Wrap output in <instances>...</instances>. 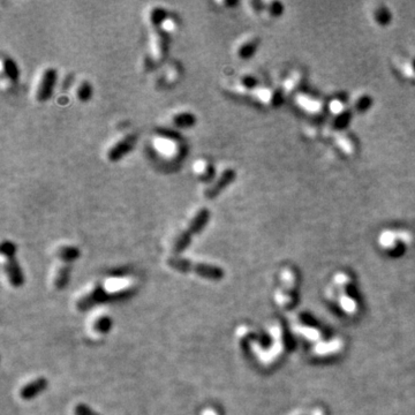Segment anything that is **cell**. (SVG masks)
I'll return each mask as SVG.
<instances>
[{"label": "cell", "instance_id": "31", "mask_svg": "<svg viewBox=\"0 0 415 415\" xmlns=\"http://www.w3.org/2000/svg\"><path fill=\"white\" fill-rule=\"evenodd\" d=\"M75 415H98L91 411L87 405H77L75 409Z\"/></svg>", "mask_w": 415, "mask_h": 415}, {"label": "cell", "instance_id": "29", "mask_svg": "<svg viewBox=\"0 0 415 415\" xmlns=\"http://www.w3.org/2000/svg\"><path fill=\"white\" fill-rule=\"evenodd\" d=\"M92 96V87L88 81H82L77 88V98L81 102H88Z\"/></svg>", "mask_w": 415, "mask_h": 415}, {"label": "cell", "instance_id": "20", "mask_svg": "<svg viewBox=\"0 0 415 415\" xmlns=\"http://www.w3.org/2000/svg\"><path fill=\"white\" fill-rule=\"evenodd\" d=\"M46 387H47V381L45 379H43V377H39V379H37L35 381L30 382V383H28L27 385H24V387L22 388V390L20 391V396L23 399H31V398H34L35 396L39 395Z\"/></svg>", "mask_w": 415, "mask_h": 415}, {"label": "cell", "instance_id": "25", "mask_svg": "<svg viewBox=\"0 0 415 415\" xmlns=\"http://www.w3.org/2000/svg\"><path fill=\"white\" fill-rule=\"evenodd\" d=\"M80 256V250L79 248L74 246H64L59 248L58 250V257L60 258L61 262H68L72 263L75 261V259L79 258Z\"/></svg>", "mask_w": 415, "mask_h": 415}, {"label": "cell", "instance_id": "3", "mask_svg": "<svg viewBox=\"0 0 415 415\" xmlns=\"http://www.w3.org/2000/svg\"><path fill=\"white\" fill-rule=\"evenodd\" d=\"M414 243V235L409 229L384 228L377 235V246L390 257H400Z\"/></svg>", "mask_w": 415, "mask_h": 415}, {"label": "cell", "instance_id": "32", "mask_svg": "<svg viewBox=\"0 0 415 415\" xmlns=\"http://www.w3.org/2000/svg\"><path fill=\"white\" fill-rule=\"evenodd\" d=\"M310 415H329L328 410L325 409L324 406H314L313 409H310Z\"/></svg>", "mask_w": 415, "mask_h": 415}, {"label": "cell", "instance_id": "34", "mask_svg": "<svg viewBox=\"0 0 415 415\" xmlns=\"http://www.w3.org/2000/svg\"><path fill=\"white\" fill-rule=\"evenodd\" d=\"M224 3H225L226 6L231 7V6H236V5H238V1H226Z\"/></svg>", "mask_w": 415, "mask_h": 415}, {"label": "cell", "instance_id": "22", "mask_svg": "<svg viewBox=\"0 0 415 415\" xmlns=\"http://www.w3.org/2000/svg\"><path fill=\"white\" fill-rule=\"evenodd\" d=\"M70 264H72V263L62 262L60 268H59L58 271L55 272L54 285L57 288H64L66 286V284L68 283L69 273H70Z\"/></svg>", "mask_w": 415, "mask_h": 415}, {"label": "cell", "instance_id": "33", "mask_svg": "<svg viewBox=\"0 0 415 415\" xmlns=\"http://www.w3.org/2000/svg\"><path fill=\"white\" fill-rule=\"evenodd\" d=\"M287 415H310V410H303V409H296L294 411H292L291 413H288Z\"/></svg>", "mask_w": 415, "mask_h": 415}, {"label": "cell", "instance_id": "5", "mask_svg": "<svg viewBox=\"0 0 415 415\" xmlns=\"http://www.w3.org/2000/svg\"><path fill=\"white\" fill-rule=\"evenodd\" d=\"M168 264L172 269L180 272H192L196 275L206 278L209 280H221L224 278V270L217 265L207 264V263L193 262L187 258L183 257H169Z\"/></svg>", "mask_w": 415, "mask_h": 415}, {"label": "cell", "instance_id": "23", "mask_svg": "<svg viewBox=\"0 0 415 415\" xmlns=\"http://www.w3.org/2000/svg\"><path fill=\"white\" fill-rule=\"evenodd\" d=\"M352 116H353V111L351 110V107L346 110L345 112L339 114V116L333 117L332 120V132H338V131H345V128L350 124L352 120Z\"/></svg>", "mask_w": 415, "mask_h": 415}, {"label": "cell", "instance_id": "21", "mask_svg": "<svg viewBox=\"0 0 415 415\" xmlns=\"http://www.w3.org/2000/svg\"><path fill=\"white\" fill-rule=\"evenodd\" d=\"M172 122L178 128H191L196 124V117L191 112H180L172 118Z\"/></svg>", "mask_w": 415, "mask_h": 415}, {"label": "cell", "instance_id": "17", "mask_svg": "<svg viewBox=\"0 0 415 415\" xmlns=\"http://www.w3.org/2000/svg\"><path fill=\"white\" fill-rule=\"evenodd\" d=\"M259 43H261V40H259L258 37H250V38L240 44L238 50H236V54L242 60H248V59L253 58L257 52Z\"/></svg>", "mask_w": 415, "mask_h": 415}, {"label": "cell", "instance_id": "2", "mask_svg": "<svg viewBox=\"0 0 415 415\" xmlns=\"http://www.w3.org/2000/svg\"><path fill=\"white\" fill-rule=\"evenodd\" d=\"M300 276L296 268L285 265L279 272V284L275 292V302L283 311H292L298 303Z\"/></svg>", "mask_w": 415, "mask_h": 415}, {"label": "cell", "instance_id": "28", "mask_svg": "<svg viewBox=\"0 0 415 415\" xmlns=\"http://www.w3.org/2000/svg\"><path fill=\"white\" fill-rule=\"evenodd\" d=\"M263 12H265L270 17L277 18L283 15L284 5L280 1L264 2V9H263Z\"/></svg>", "mask_w": 415, "mask_h": 415}, {"label": "cell", "instance_id": "19", "mask_svg": "<svg viewBox=\"0 0 415 415\" xmlns=\"http://www.w3.org/2000/svg\"><path fill=\"white\" fill-rule=\"evenodd\" d=\"M373 103L374 99L369 94H367V92H359L353 98V101H352L351 110L353 111V113H366L373 106Z\"/></svg>", "mask_w": 415, "mask_h": 415}, {"label": "cell", "instance_id": "15", "mask_svg": "<svg viewBox=\"0 0 415 415\" xmlns=\"http://www.w3.org/2000/svg\"><path fill=\"white\" fill-rule=\"evenodd\" d=\"M303 80H305V76H303V73L301 70L295 69L293 72H291L283 81V88H281L283 95L285 96L298 94L299 88L301 87Z\"/></svg>", "mask_w": 415, "mask_h": 415}, {"label": "cell", "instance_id": "26", "mask_svg": "<svg viewBox=\"0 0 415 415\" xmlns=\"http://www.w3.org/2000/svg\"><path fill=\"white\" fill-rule=\"evenodd\" d=\"M2 68L9 80L17 81L18 76H20V72H18L15 61L12 58L5 57L2 59Z\"/></svg>", "mask_w": 415, "mask_h": 415}, {"label": "cell", "instance_id": "11", "mask_svg": "<svg viewBox=\"0 0 415 415\" xmlns=\"http://www.w3.org/2000/svg\"><path fill=\"white\" fill-rule=\"evenodd\" d=\"M136 142H138V136L135 134H128L122 140L118 141L116 144H113V146L107 150L106 157L109 159V162H119L120 159L124 158L126 155L129 154L134 149Z\"/></svg>", "mask_w": 415, "mask_h": 415}, {"label": "cell", "instance_id": "27", "mask_svg": "<svg viewBox=\"0 0 415 415\" xmlns=\"http://www.w3.org/2000/svg\"><path fill=\"white\" fill-rule=\"evenodd\" d=\"M348 109H350V107L347 106L346 102L340 97L332 98L328 104V110H329V112L332 114V117L339 116V114L344 113Z\"/></svg>", "mask_w": 415, "mask_h": 415}, {"label": "cell", "instance_id": "8", "mask_svg": "<svg viewBox=\"0 0 415 415\" xmlns=\"http://www.w3.org/2000/svg\"><path fill=\"white\" fill-rule=\"evenodd\" d=\"M16 247L10 241H3L1 244V254L3 256V268L13 286L18 287L23 284V275L15 258Z\"/></svg>", "mask_w": 415, "mask_h": 415}, {"label": "cell", "instance_id": "12", "mask_svg": "<svg viewBox=\"0 0 415 415\" xmlns=\"http://www.w3.org/2000/svg\"><path fill=\"white\" fill-rule=\"evenodd\" d=\"M57 82V70L54 68H46L42 74L39 84L36 90V99L40 103L46 102L51 97L52 91Z\"/></svg>", "mask_w": 415, "mask_h": 415}, {"label": "cell", "instance_id": "7", "mask_svg": "<svg viewBox=\"0 0 415 415\" xmlns=\"http://www.w3.org/2000/svg\"><path fill=\"white\" fill-rule=\"evenodd\" d=\"M209 219H210L209 209H207V208H201V209L196 212L195 216L192 218V220L190 221V224H188L187 227L177 236L176 240H174V243H173L174 254H180V253H183L184 250H186V248L190 246L192 242L193 236L199 234V233L206 227Z\"/></svg>", "mask_w": 415, "mask_h": 415}, {"label": "cell", "instance_id": "10", "mask_svg": "<svg viewBox=\"0 0 415 415\" xmlns=\"http://www.w3.org/2000/svg\"><path fill=\"white\" fill-rule=\"evenodd\" d=\"M294 103L302 112L310 116H318L324 111L323 101L308 92L299 91L294 97Z\"/></svg>", "mask_w": 415, "mask_h": 415}, {"label": "cell", "instance_id": "13", "mask_svg": "<svg viewBox=\"0 0 415 415\" xmlns=\"http://www.w3.org/2000/svg\"><path fill=\"white\" fill-rule=\"evenodd\" d=\"M235 178H236L235 170H233V169L224 170L223 173L220 174V177L218 178L216 183L211 185V186L205 192V196L208 200L216 199L217 196H219L221 194V192H224L226 188H227L229 185L235 180Z\"/></svg>", "mask_w": 415, "mask_h": 415}, {"label": "cell", "instance_id": "30", "mask_svg": "<svg viewBox=\"0 0 415 415\" xmlns=\"http://www.w3.org/2000/svg\"><path fill=\"white\" fill-rule=\"evenodd\" d=\"M240 84L246 90H254L257 88V80L255 76L251 75H244L240 79Z\"/></svg>", "mask_w": 415, "mask_h": 415}, {"label": "cell", "instance_id": "16", "mask_svg": "<svg viewBox=\"0 0 415 415\" xmlns=\"http://www.w3.org/2000/svg\"><path fill=\"white\" fill-rule=\"evenodd\" d=\"M370 17L374 23L380 27H387L391 23L392 21V14L390 9L383 3H374L370 7Z\"/></svg>", "mask_w": 415, "mask_h": 415}, {"label": "cell", "instance_id": "14", "mask_svg": "<svg viewBox=\"0 0 415 415\" xmlns=\"http://www.w3.org/2000/svg\"><path fill=\"white\" fill-rule=\"evenodd\" d=\"M332 141L337 147V149L343 155L347 156V157H351V156L357 154V142H355L353 136L348 134L345 131L332 132Z\"/></svg>", "mask_w": 415, "mask_h": 415}, {"label": "cell", "instance_id": "6", "mask_svg": "<svg viewBox=\"0 0 415 415\" xmlns=\"http://www.w3.org/2000/svg\"><path fill=\"white\" fill-rule=\"evenodd\" d=\"M346 350V340L343 336H330L309 347V355L313 360L332 361L342 357Z\"/></svg>", "mask_w": 415, "mask_h": 415}, {"label": "cell", "instance_id": "4", "mask_svg": "<svg viewBox=\"0 0 415 415\" xmlns=\"http://www.w3.org/2000/svg\"><path fill=\"white\" fill-rule=\"evenodd\" d=\"M290 322V331L301 342L308 344L309 347L328 337L324 329L308 313H295Z\"/></svg>", "mask_w": 415, "mask_h": 415}, {"label": "cell", "instance_id": "18", "mask_svg": "<svg viewBox=\"0 0 415 415\" xmlns=\"http://www.w3.org/2000/svg\"><path fill=\"white\" fill-rule=\"evenodd\" d=\"M258 98L263 104L270 106H279L283 102L284 95L281 90H276L271 88H263L258 91Z\"/></svg>", "mask_w": 415, "mask_h": 415}, {"label": "cell", "instance_id": "9", "mask_svg": "<svg viewBox=\"0 0 415 415\" xmlns=\"http://www.w3.org/2000/svg\"><path fill=\"white\" fill-rule=\"evenodd\" d=\"M166 10L162 7H155L150 13V20L154 25L156 32V42H157V49L161 57H165L168 54L169 49V34L168 31L163 28V23L166 20Z\"/></svg>", "mask_w": 415, "mask_h": 415}, {"label": "cell", "instance_id": "1", "mask_svg": "<svg viewBox=\"0 0 415 415\" xmlns=\"http://www.w3.org/2000/svg\"><path fill=\"white\" fill-rule=\"evenodd\" d=\"M325 298L344 316L355 318L361 314L362 302L357 288L354 276L347 270H338L333 273L324 291Z\"/></svg>", "mask_w": 415, "mask_h": 415}, {"label": "cell", "instance_id": "24", "mask_svg": "<svg viewBox=\"0 0 415 415\" xmlns=\"http://www.w3.org/2000/svg\"><path fill=\"white\" fill-rule=\"evenodd\" d=\"M398 68L404 77H406L409 80H415V55L407 59H403L398 64Z\"/></svg>", "mask_w": 415, "mask_h": 415}]
</instances>
